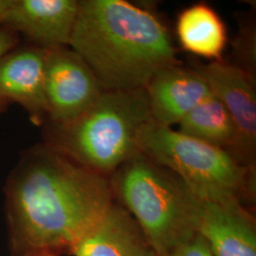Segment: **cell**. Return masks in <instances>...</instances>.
<instances>
[{
  "label": "cell",
  "instance_id": "1",
  "mask_svg": "<svg viewBox=\"0 0 256 256\" xmlns=\"http://www.w3.org/2000/svg\"><path fill=\"white\" fill-rule=\"evenodd\" d=\"M4 194L10 256H70L115 202L110 178L46 142L23 151Z\"/></svg>",
  "mask_w": 256,
  "mask_h": 256
},
{
  "label": "cell",
  "instance_id": "2",
  "mask_svg": "<svg viewBox=\"0 0 256 256\" xmlns=\"http://www.w3.org/2000/svg\"><path fill=\"white\" fill-rule=\"evenodd\" d=\"M70 48L104 92L146 88L160 70L178 64L162 23L126 0L79 1Z\"/></svg>",
  "mask_w": 256,
  "mask_h": 256
},
{
  "label": "cell",
  "instance_id": "3",
  "mask_svg": "<svg viewBox=\"0 0 256 256\" xmlns=\"http://www.w3.org/2000/svg\"><path fill=\"white\" fill-rule=\"evenodd\" d=\"M114 200L137 222L156 256L196 234L202 200L176 174L140 151L110 176Z\"/></svg>",
  "mask_w": 256,
  "mask_h": 256
},
{
  "label": "cell",
  "instance_id": "4",
  "mask_svg": "<svg viewBox=\"0 0 256 256\" xmlns=\"http://www.w3.org/2000/svg\"><path fill=\"white\" fill-rule=\"evenodd\" d=\"M152 120L146 88L102 92L72 122L48 124L46 142L94 173L110 178L138 151V135Z\"/></svg>",
  "mask_w": 256,
  "mask_h": 256
},
{
  "label": "cell",
  "instance_id": "5",
  "mask_svg": "<svg viewBox=\"0 0 256 256\" xmlns=\"http://www.w3.org/2000/svg\"><path fill=\"white\" fill-rule=\"evenodd\" d=\"M138 150L182 178L202 200H238L256 194L254 166L242 164L229 151L188 137L153 120L138 133Z\"/></svg>",
  "mask_w": 256,
  "mask_h": 256
},
{
  "label": "cell",
  "instance_id": "6",
  "mask_svg": "<svg viewBox=\"0 0 256 256\" xmlns=\"http://www.w3.org/2000/svg\"><path fill=\"white\" fill-rule=\"evenodd\" d=\"M102 92L90 66L70 46L46 50L45 97L50 124L72 122Z\"/></svg>",
  "mask_w": 256,
  "mask_h": 256
},
{
  "label": "cell",
  "instance_id": "7",
  "mask_svg": "<svg viewBox=\"0 0 256 256\" xmlns=\"http://www.w3.org/2000/svg\"><path fill=\"white\" fill-rule=\"evenodd\" d=\"M220 99L236 128L232 155L242 164L254 166L256 148V95L252 79L236 64L224 60L196 64L192 68Z\"/></svg>",
  "mask_w": 256,
  "mask_h": 256
},
{
  "label": "cell",
  "instance_id": "8",
  "mask_svg": "<svg viewBox=\"0 0 256 256\" xmlns=\"http://www.w3.org/2000/svg\"><path fill=\"white\" fill-rule=\"evenodd\" d=\"M45 58L46 50L34 45L14 48L0 57V98L18 104L36 126L48 120Z\"/></svg>",
  "mask_w": 256,
  "mask_h": 256
},
{
  "label": "cell",
  "instance_id": "9",
  "mask_svg": "<svg viewBox=\"0 0 256 256\" xmlns=\"http://www.w3.org/2000/svg\"><path fill=\"white\" fill-rule=\"evenodd\" d=\"M78 10L77 0H12L3 26L44 50L70 46Z\"/></svg>",
  "mask_w": 256,
  "mask_h": 256
},
{
  "label": "cell",
  "instance_id": "10",
  "mask_svg": "<svg viewBox=\"0 0 256 256\" xmlns=\"http://www.w3.org/2000/svg\"><path fill=\"white\" fill-rule=\"evenodd\" d=\"M196 232L214 256H256V220L238 200H202Z\"/></svg>",
  "mask_w": 256,
  "mask_h": 256
},
{
  "label": "cell",
  "instance_id": "11",
  "mask_svg": "<svg viewBox=\"0 0 256 256\" xmlns=\"http://www.w3.org/2000/svg\"><path fill=\"white\" fill-rule=\"evenodd\" d=\"M152 120L171 128L212 93L196 70L178 64L156 74L146 86Z\"/></svg>",
  "mask_w": 256,
  "mask_h": 256
},
{
  "label": "cell",
  "instance_id": "12",
  "mask_svg": "<svg viewBox=\"0 0 256 256\" xmlns=\"http://www.w3.org/2000/svg\"><path fill=\"white\" fill-rule=\"evenodd\" d=\"M72 256H156L131 214L114 202L72 248Z\"/></svg>",
  "mask_w": 256,
  "mask_h": 256
},
{
  "label": "cell",
  "instance_id": "13",
  "mask_svg": "<svg viewBox=\"0 0 256 256\" xmlns=\"http://www.w3.org/2000/svg\"><path fill=\"white\" fill-rule=\"evenodd\" d=\"M176 30L184 50L212 61L223 60L227 28L208 4L198 3L183 10L178 16Z\"/></svg>",
  "mask_w": 256,
  "mask_h": 256
},
{
  "label": "cell",
  "instance_id": "14",
  "mask_svg": "<svg viewBox=\"0 0 256 256\" xmlns=\"http://www.w3.org/2000/svg\"><path fill=\"white\" fill-rule=\"evenodd\" d=\"M178 132L234 153L238 133L228 110L212 94L192 108L180 122Z\"/></svg>",
  "mask_w": 256,
  "mask_h": 256
},
{
  "label": "cell",
  "instance_id": "15",
  "mask_svg": "<svg viewBox=\"0 0 256 256\" xmlns=\"http://www.w3.org/2000/svg\"><path fill=\"white\" fill-rule=\"evenodd\" d=\"M164 256H214L207 242L198 232Z\"/></svg>",
  "mask_w": 256,
  "mask_h": 256
},
{
  "label": "cell",
  "instance_id": "16",
  "mask_svg": "<svg viewBox=\"0 0 256 256\" xmlns=\"http://www.w3.org/2000/svg\"><path fill=\"white\" fill-rule=\"evenodd\" d=\"M19 36L5 26L0 27V57L14 50L18 44ZM10 104L8 102L0 98V116L3 115L9 110Z\"/></svg>",
  "mask_w": 256,
  "mask_h": 256
},
{
  "label": "cell",
  "instance_id": "17",
  "mask_svg": "<svg viewBox=\"0 0 256 256\" xmlns=\"http://www.w3.org/2000/svg\"><path fill=\"white\" fill-rule=\"evenodd\" d=\"M12 0H0V26L4 25L6 16L8 14Z\"/></svg>",
  "mask_w": 256,
  "mask_h": 256
},
{
  "label": "cell",
  "instance_id": "18",
  "mask_svg": "<svg viewBox=\"0 0 256 256\" xmlns=\"http://www.w3.org/2000/svg\"><path fill=\"white\" fill-rule=\"evenodd\" d=\"M54 256V254H44V256Z\"/></svg>",
  "mask_w": 256,
  "mask_h": 256
}]
</instances>
